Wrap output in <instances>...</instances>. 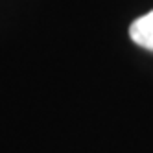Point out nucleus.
I'll list each match as a JSON object with an SVG mask.
<instances>
[{"label":"nucleus","instance_id":"nucleus-1","mask_svg":"<svg viewBox=\"0 0 153 153\" xmlns=\"http://www.w3.org/2000/svg\"><path fill=\"white\" fill-rule=\"evenodd\" d=\"M129 35L138 46L153 52V9L138 17L129 28Z\"/></svg>","mask_w":153,"mask_h":153}]
</instances>
